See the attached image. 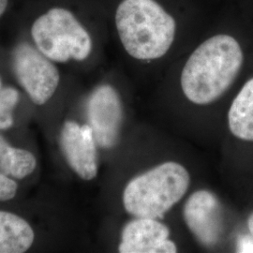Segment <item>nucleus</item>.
Returning a JSON list of instances; mask_svg holds the SVG:
<instances>
[{
	"instance_id": "nucleus-1",
	"label": "nucleus",
	"mask_w": 253,
	"mask_h": 253,
	"mask_svg": "<svg viewBox=\"0 0 253 253\" xmlns=\"http://www.w3.org/2000/svg\"><path fill=\"white\" fill-rule=\"evenodd\" d=\"M242 48L234 37L219 34L200 44L181 73V88L187 100L208 105L226 92L240 72Z\"/></svg>"
},
{
	"instance_id": "nucleus-2",
	"label": "nucleus",
	"mask_w": 253,
	"mask_h": 253,
	"mask_svg": "<svg viewBox=\"0 0 253 253\" xmlns=\"http://www.w3.org/2000/svg\"><path fill=\"white\" fill-rule=\"evenodd\" d=\"M116 25L126 53L138 60H155L168 53L174 41V19L155 0H124Z\"/></svg>"
},
{
	"instance_id": "nucleus-3",
	"label": "nucleus",
	"mask_w": 253,
	"mask_h": 253,
	"mask_svg": "<svg viewBox=\"0 0 253 253\" xmlns=\"http://www.w3.org/2000/svg\"><path fill=\"white\" fill-rule=\"evenodd\" d=\"M190 185V172L182 164L165 162L126 184L123 206L133 217L163 218L186 195Z\"/></svg>"
},
{
	"instance_id": "nucleus-4",
	"label": "nucleus",
	"mask_w": 253,
	"mask_h": 253,
	"mask_svg": "<svg viewBox=\"0 0 253 253\" xmlns=\"http://www.w3.org/2000/svg\"><path fill=\"white\" fill-rule=\"evenodd\" d=\"M31 33L38 49L56 62L84 60L92 50L89 34L67 9H50L34 23Z\"/></svg>"
},
{
	"instance_id": "nucleus-5",
	"label": "nucleus",
	"mask_w": 253,
	"mask_h": 253,
	"mask_svg": "<svg viewBox=\"0 0 253 253\" xmlns=\"http://www.w3.org/2000/svg\"><path fill=\"white\" fill-rule=\"evenodd\" d=\"M13 69L20 84L34 103L42 105L52 98L59 84V73L40 50L19 45L13 54Z\"/></svg>"
},
{
	"instance_id": "nucleus-6",
	"label": "nucleus",
	"mask_w": 253,
	"mask_h": 253,
	"mask_svg": "<svg viewBox=\"0 0 253 253\" xmlns=\"http://www.w3.org/2000/svg\"><path fill=\"white\" fill-rule=\"evenodd\" d=\"M86 114L97 145L112 148L118 144L123 122L120 96L113 86L102 84L91 93Z\"/></svg>"
},
{
	"instance_id": "nucleus-7",
	"label": "nucleus",
	"mask_w": 253,
	"mask_h": 253,
	"mask_svg": "<svg viewBox=\"0 0 253 253\" xmlns=\"http://www.w3.org/2000/svg\"><path fill=\"white\" fill-rule=\"evenodd\" d=\"M183 217L200 244L206 248L217 244L222 229L221 209L218 200L211 191H194L184 206Z\"/></svg>"
},
{
	"instance_id": "nucleus-8",
	"label": "nucleus",
	"mask_w": 253,
	"mask_h": 253,
	"mask_svg": "<svg viewBox=\"0 0 253 253\" xmlns=\"http://www.w3.org/2000/svg\"><path fill=\"white\" fill-rule=\"evenodd\" d=\"M97 143L89 125L65 122L60 146L70 167L84 180H92L98 173Z\"/></svg>"
},
{
	"instance_id": "nucleus-9",
	"label": "nucleus",
	"mask_w": 253,
	"mask_h": 253,
	"mask_svg": "<svg viewBox=\"0 0 253 253\" xmlns=\"http://www.w3.org/2000/svg\"><path fill=\"white\" fill-rule=\"evenodd\" d=\"M169 228L157 218L136 217L124 227L118 251L121 253H173Z\"/></svg>"
},
{
	"instance_id": "nucleus-10",
	"label": "nucleus",
	"mask_w": 253,
	"mask_h": 253,
	"mask_svg": "<svg viewBox=\"0 0 253 253\" xmlns=\"http://www.w3.org/2000/svg\"><path fill=\"white\" fill-rule=\"evenodd\" d=\"M34 231L24 218L0 211V253H23L34 242Z\"/></svg>"
},
{
	"instance_id": "nucleus-11",
	"label": "nucleus",
	"mask_w": 253,
	"mask_h": 253,
	"mask_svg": "<svg viewBox=\"0 0 253 253\" xmlns=\"http://www.w3.org/2000/svg\"><path fill=\"white\" fill-rule=\"evenodd\" d=\"M228 125L236 138L253 142V78L245 84L233 100Z\"/></svg>"
},
{
	"instance_id": "nucleus-12",
	"label": "nucleus",
	"mask_w": 253,
	"mask_h": 253,
	"mask_svg": "<svg viewBox=\"0 0 253 253\" xmlns=\"http://www.w3.org/2000/svg\"><path fill=\"white\" fill-rule=\"evenodd\" d=\"M36 158L25 149L12 147L0 135V172L9 177L23 179L34 172Z\"/></svg>"
},
{
	"instance_id": "nucleus-13",
	"label": "nucleus",
	"mask_w": 253,
	"mask_h": 253,
	"mask_svg": "<svg viewBox=\"0 0 253 253\" xmlns=\"http://www.w3.org/2000/svg\"><path fill=\"white\" fill-rule=\"evenodd\" d=\"M19 100L18 91L11 87L0 89V129H7L13 124L12 111Z\"/></svg>"
},
{
	"instance_id": "nucleus-14",
	"label": "nucleus",
	"mask_w": 253,
	"mask_h": 253,
	"mask_svg": "<svg viewBox=\"0 0 253 253\" xmlns=\"http://www.w3.org/2000/svg\"><path fill=\"white\" fill-rule=\"evenodd\" d=\"M17 183L0 172V202L13 199L17 192Z\"/></svg>"
},
{
	"instance_id": "nucleus-15",
	"label": "nucleus",
	"mask_w": 253,
	"mask_h": 253,
	"mask_svg": "<svg viewBox=\"0 0 253 253\" xmlns=\"http://www.w3.org/2000/svg\"><path fill=\"white\" fill-rule=\"evenodd\" d=\"M238 252L241 253H253V237L246 236L243 237L238 244Z\"/></svg>"
},
{
	"instance_id": "nucleus-16",
	"label": "nucleus",
	"mask_w": 253,
	"mask_h": 253,
	"mask_svg": "<svg viewBox=\"0 0 253 253\" xmlns=\"http://www.w3.org/2000/svg\"><path fill=\"white\" fill-rule=\"evenodd\" d=\"M248 227H249V231H250L251 235L253 237V213L248 219Z\"/></svg>"
},
{
	"instance_id": "nucleus-17",
	"label": "nucleus",
	"mask_w": 253,
	"mask_h": 253,
	"mask_svg": "<svg viewBox=\"0 0 253 253\" xmlns=\"http://www.w3.org/2000/svg\"><path fill=\"white\" fill-rule=\"evenodd\" d=\"M8 5V0H0V15L5 11Z\"/></svg>"
},
{
	"instance_id": "nucleus-18",
	"label": "nucleus",
	"mask_w": 253,
	"mask_h": 253,
	"mask_svg": "<svg viewBox=\"0 0 253 253\" xmlns=\"http://www.w3.org/2000/svg\"><path fill=\"white\" fill-rule=\"evenodd\" d=\"M0 89H1V81H0Z\"/></svg>"
}]
</instances>
